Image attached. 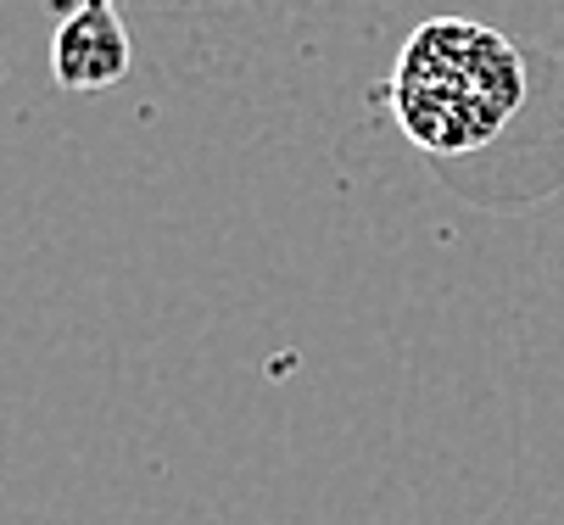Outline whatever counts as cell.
<instances>
[{"label": "cell", "instance_id": "obj_3", "mask_svg": "<svg viewBox=\"0 0 564 525\" xmlns=\"http://www.w3.org/2000/svg\"><path fill=\"white\" fill-rule=\"evenodd\" d=\"M73 7H112V0H73Z\"/></svg>", "mask_w": 564, "mask_h": 525}, {"label": "cell", "instance_id": "obj_1", "mask_svg": "<svg viewBox=\"0 0 564 525\" xmlns=\"http://www.w3.org/2000/svg\"><path fill=\"white\" fill-rule=\"evenodd\" d=\"M525 96L520 51L469 18H436L409 34L391 73V112L431 157H464L509 129Z\"/></svg>", "mask_w": 564, "mask_h": 525}, {"label": "cell", "instance_id": "obj_2", "mask_svg": "<svg viewBox=\"0 0 564 525\" xmlns=\"http://www.w3.org/2000/svg\"><path fill=\"white\" fill-rule=\"evenodd\" d=\"M51 73L62 90H107L129 73V34L112 7H73L51 40Z\"/></svg>", "mask_w": 564, "mask_h": 525}]
</instances>
